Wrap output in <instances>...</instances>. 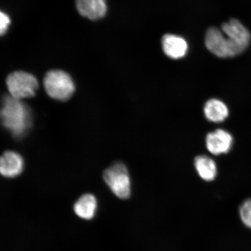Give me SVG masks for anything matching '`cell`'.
<instances>
[{
	"label": "cell",
	"mask_w": 251,
	"mask_h": 251,
	"mask_svg": "<svg viewBox=\"0 0 251 251\" xmlns=\"http://www.w3.org/2000/svg\"><path fill=\"white\" fill-rule=\"evenodd\" d=\"M97 208V201L93 194H86L79 198L75 202L74 212L78 217L90 220L94 218Z\"/></svg>",
	"instance_id": "obj_11"
},
{
	"label": "cell",
	"mask_w": 251,
	"mask_h": 251,
	"mask_svg": "<svg viewBox=\"0 0 251 251\" xmlns=\"http://www.w3.org/2000/svg\"><path fill=\"white\" fill-rule=\"evenodd\" d=\"M11 20L9 16L1 12L0 14V33L1 36L4 35L7 32Z\"/></svg>",
	"instance_id": "obj_15"
},
{
	"label": "cell",
	"mask_w": 251,
	"mask_h": 251,
	"mask_svg": "<svg viewBox=\"0 0 251 251\" xmlns=\"http://www.w3.org/2000/svg\"><path fill=\"white\" fill-rule=\"evenodd\" d=\"M78 13L90 20H99L107 11L106 0H76Z\"/></svg>",
	"instance_id": "obj_8"
},
{
	"label": "cell",
	"mask_w": 251,
	"mask_h": 251,
	"mask_svg": "<svg viewBox=\"0 0 251 251\" xmlns=\"http://www.w3.org/2000/svg\"><path fill=\"white\" fill-rule=\"evenodd\" d=\"M24 168V159L20 153L12 151H7L3 153L0 161V172L3 176L17 177L23 172Z\"/></svg>",
	"instance_id": "obj_7"
},
{
	"label": "cell",
	"mask_w": 251,
	"mask_h": 251,
	"mask_svg": "<svg viewBox=\"0 0 251 251\" xmlns=\"http://www.w3.org/2000/svg\"><path fill=\"white\" fill-rule=\"evenodd\" d=\"M228 113L226 105L218 99L209 100L204 106V114L206 119L215 123L224 121L228 117Z\"/></svg>",
	"instance_id": "obj_12"
},
{
	"label": "cell",
	"mask_w": 251,
	"mask_h": 251,
	"mask_svg": "<svg viewBox=\"0 0 251 251\" xmlns=\"http://www.w3.org/2000/svg\"><path fill=\"white\" fill-rule=\"evenodd\" d=\"M103 178L119 199L126 200L131 194V182L126 166L123 163L115 162L103 172Z\"/></svg>",
	"instance_id": "obj_4"
},
{
	"label": "cell",
	"mask_w": 251,
	"mask_h": 251,
	"mask_svg": "<svg viewBox=\"0 0 251 251\" xmlns=\"http://www.w3.org/2000/svg\"><path fill=\"white\" fill-rule=\"evenodd\" d=\"M6 84L9 95L20 100L34 97L39 88L36 77L24 71H16L9 74Z\"/></svg>",
	"instance_id": "obj_5"
},
{
	"label": "cell",
	"mask_w": 251,
	"mask_h": 251,
	"mask_svg": "<svg viewBox=\"0 0 251 251\" xmlns=\"http://www.w3.org/2000/svg\"><path fill=\"white\" fill-rule=\"evenodd\" d=\"M205 45L213 54L221 58H232L242 54L247 49L215 27L206 31Z\"/></svg>",
	"instance_id": "obj_2"
},
{
	"label": "cell",
	"mask_w": 251,
	"mask_h": 251,
	"mask_svg": "<svg viewBox=\"0 0 251 251\" xmlns=\"http://www.w3.org/2000/svg\"><path fill=\"white\" fill-rule=\"evenodd\" d=\"M233 139L231 135L223 129H217L209 133L206 137L207 149L213 155L226 153L231 149Z\"/></svg>",
	"instance_id": "obj_6"
},
{
	"label": "cell",
	"mask_w": 251,
	"mask_h": 251,
	"mask_svg": "<svg viewBox=\"0 0 251 251\" xmlns=\"http://www.w3.org/2000/svg\"><path fill=\"white\" fill-rule=\"evenodd\" d=\"M195 167L201 178L206 181L215 179L217 175V167L214 161L205 155H200L195 158Z\"/></svg>",
	"instance_id": "obj_13"
},
{
	"label": "cell",
	"mask_w": 251,
	"mask_h": 251,
	"mask_svg": "<svg viewBox=\"0 0 251 251\" xmlns=\"http://www.w3.org/2000/svg\"><path fill=\"white\" fill-rule=\"evenodd\" d=\"M162 48L165 54L173 59H180L186 54L187 43L182 37L166 34L162 37Z\"/></svg>",
	"instance_id": "obj_10"
},
{
	"label": "cell",
	"mask_w": 251,
	"mask_h": 251,
	"mask_svg": "<svg viewBox=\"0 0 251 251\" xmlns=\"http://www.w3.org/2000/svg\"><path fill=\"white\" fill-rule=\"evenodd\" d=\"M222 30L226 35L231 37L246 49L249 46L251 40L250 31L239 21L231 19L227 23L223 24Z\"/></svg>",
	"instance_id": "obj_9"
},
{
	"label": "cell",
	"mask_w": 251,
	"mask_h": 251,
	"mask_svg": "<svg viewBox=\"0 0 251 251\" xmlns=\"http://www.w3.org/2000/svg\"><path fill=\"white\" fill-rule=\"evenodd\" d=\"M1 119L6 129L16 137H23L31 126V113L28 106L22 100L10 95L2 97Z\"/></svg>",
	"instance_id": "obj_1"
},
{
	"label": "cell",
	"mask_w": 251,
	"mask_h": 251,
	"mask_svg": "<svg viewBox=\"0 0 251 251\" xmlns=\"http://www.w3.org/2000/svg\"><path fill=\"white\" fill-rule=\"evenodd\" d=\"M239 212L244 225L251 229V199L245 201L240 206Z\"/></svg>",
	"instance_id": "obj_14"
},
{
	"label": "cell",
	"mask_w": 251,
	"mask_h": 251,
	"mask_svg": "<svg viewBox=\"0 0 251 251\" xmlns=\"http://www.w3.org/2000/svg\"><path fill=\"white\" fill-rule=\"evenodd\" d=\"M43 83L47 94L51 98L60 101L70 100L76 89L70 75L62 70H51L47 72Z\"/></svg>",
	"instance_id": "obj_3"
}]
</instances>
